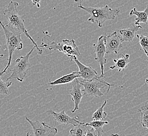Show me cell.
Masks as SVG:
<instances>
[{
  "label": "cell",
  "mask_w": 148,
  "mask_h": 136,
  "mask_svg": "<svg viewBox=\"0 0 148 136\" xmlns=\"http://www.w3.org/2000/svg\"><path fill=\"white\" fill-rule=\"evenodd\" d=\"M34 47L25 56H21L15 60V65L10 69L11 74L9 78L6 79V82L12 79H16L19 82H23L24 79L25 78L28 71L31 67L29 62V58L34 51Z\"/></svg>",
  "instance_id": "obj_6"
},
{
  "label": "cell",
  "mask_w": 148,
  "mask_h": 136,
  "mask_svg": "<svg viewBox=\"0 0 148 136\" xmlns=\"http://www.w3.org/2000/svg\"><path fill=\"white\" fill-rule=\"evenodd\" d=\"M25 119L31 126L34 136H55L57 133L56 128L49 126L45 122H33L27 117H25Z\"/></svg>",
  "instance_id": "obj_7"
},
{
  "label": "cell",
  "mask_w": 148,
  "mask_h": 136,
  "mask_svg": "<svg viewBox=\"0 0 148 136\" xmlns=\"http://www.w3.org/2000/svg\"><path fill=\"white\" fill-rule=\"evenodd\" d=\"M26 136H31V134L29 132V133H26Z\"/></svg>",
  "instance_id": "obj_27"
},
{
  "label": "cell",
  "mask_w": 148,
  "mask_h": 136,
  "mask_svg": "<svg viewBox=\"0 0 148 136\" xmlns=\"http://www.w3.org/2000/svg\"><path fill=\"white\" fill-rule=\"evenodd\" d=\"M18 3L14 1H11L8 5L7 6L3 14L7 22V24L12 27L15 29L21 34H24L34 45L35 48L36 49L37 53L41 54L43 53L42 49L40 48L37 44L32 38L28 33L27 30L25 26V22L23 18L24 16H21L18 13Z\"/></svg>",
  "instance_id": "obj_1"
},
{
  "label": "cell",
  "mask_w": 148,
  "mask_h": 136,
  "mask_svg": "<svg viewBox=\"0 0 148 136\" xmlns=\"http://www.w3.org/2000/svg\"><path fill=\"white\" fill-rule=\"evenodd\" d=\"M71 60H73L76 63L79 70L78 73L79 74L80 77L83 78V80L90 81L99 78L97 75V71L94 68L90 66H87L80 63L77 59V57H73Z\"/></svg>",
  "instance_id": "obj_10"
},
{
  "label": "cell",
  "mask_w": 148,
  "mask_h": 136,
  "mask_svg": "<svg viewBox=\"0 0 148 136\" xmlns=\"http://www.w3.org/2000/svg\"><path fill=\"white\" fill-rule=\"evenodd\" d=\"M1 46L0 45V49H1Z\"/></svg>",
  "instance_id": "obj_29"
},
{
  "label": "cell",
  "mask_w": 148,
  "mask_h": 136,
  "mask_svg": "<svg viewBox=\"0 0 148 136\" xmlns=\"http://www.w3.org/2000/svg\"><path fill=\"white\" fill-rule=\"evenodd\" d=\"M105 36H100L97 40V43L93 44L94 52L96 54L95 59L99 63L101 74L99 77L100 78L105 77L104 75V65L107 63V60L105 58L106 49L104 44Z\"/></svg>",
  "instance_id": "obj_9"
},
{
  "label": "cell",
  "mask_w": 148,
  "mask_h": 136,
  "mask_svg": "<svg viewBox=\"0 0 148 136\" xmlns=\"http://www.w3.org/2000/svg\"><path fill=\"white\" fill-rule=\"evenodd\" d=\"M79 77H80L78 73V72H73L71 73L60 77L54 81H49L48 84L51 85H57L67 84L72 82L74 80L77 79V78Z\"/></svg>",
  "instance_id": "obj_16"
},
{
  "label": "cell",
  "mask_w": 148,
  "mask_h": 136,
  "mask_svg": "<svg viewBox=\"0 0 148 136\" xmlns=\"http://www.w3.org/2000/svg\"><path fill=\"white\" fill-rule=\"evenodd\" d=\"M137 37L139 40V44L146 56H148V37L143 35H137Z\"/></svg>",
  "instance_id": "obj_21"
},
{
  "label": "cell",
  "mask_w": 148,
  "mask_h": 136,
  "mask_svg": "<svg viewBox=\"0 0 148 136\" xmlns=\"http://www.w3.org/2000/svg\"><path fill=\"white\" fill-rule=\"evenodd\" d=\"M148 5L145 7V10L143 11H139L136 7L131 10L129 13V16H136L134 20L135 25H140L141 23L147 24L148 23Z\"/></svg>",
  "instance_id": "obj_15"
},
{
  "label": "cell",
  "mask_w": 148,
  "mask_h": 136,
  "mask_svg": "<svg viewBox=\"0 0 148 136\" xmlns=\"http://www.w3.org/2000/svg\"><path fill=\"white\" fill-rule=\"evenodd\" d=\"M80 9L87 12L90 15L88 21L98 24L99 27H103V23L108 20H114L119 14L118 9H112L107 5L101 7L83 6L80 4L78 6Z\"/></svg>",
  "instance_id": "obj_3"
},
{
  "label": "cell",
  "mask_w": 148,
  "mask_h": 136,
  "mask_svg": "<svg viewBox=\"0 0 148 136\" xmlns=\"http://www.w3.org/2000/svg\"><path fill=\"white\" fill-rule=\"evenodd\" d=\"M111 136H120V135L117 133H116V134H112Z\"/></svg>",
  "instance_id": "obj_26"
},
{
  "label": "cell",
  "mask_w": 148,
  "mask_h": 136,
  "mask_svg": "<svg viewBox=\"0 0 148 136\" xmlns=\"http://www.w3.org/2000/svg\"><path fill=\"white\" fill-rule=\"evenodd\" d=\"M89 126L85 125V122H80L79 125L71 129L69 136H85Z\"/></svg>",
  "instance_id": "obj_19"
},
{
  "label": "cell",
  "mask_w": 148,
  "mask_h": 136,
  "mask_svg": "<svg viewBox=\"0 0 148 136\" xmlns=\"http://www.w3.org/2000/svg\"><path fill=\"white\" fill-rule=\"evenodd\" d=\"M85 136H97V135L94 129L92 128L91 129H88L87 130Z\"/></svg>",
  "instance_id": "obj_23"
},
{
  "label": "cell",
  "mask_w": 148,
  "mask_h": 136,
  "mask_svg": "<svg viewBox=\"0 0 148 136\" xmlns=\"http://www.w3.org/2000/svg\"><path fill=\"white\" fill-rule=\"evenodd\" d=\"M74 2H83L84 0H73Z\"/></svg>",
  "instance_id": "obj_25"
},
{
  "label": "cell",
  "mask_w": 148,
  "mask_h": 136,
  "mask_svg": "<svg viewBox=\"0 0 148 136\" xmlns=\"http://www.w3.org/2000/svg\"><path fill=\"white\" fill-rule=\"evenodd\" d=\"M81 87L82 85L80 84L79 81L77 79L74 80L72 82V90L69 92L71 96V101L74 103L75 106L74 109L71 110L72 113H74L79 109V105L84 96Z\"/></svg>",
  "instance_id": "obj_12"
},
{
  "label": "cell",
  "mask_w": 148,
  "mask_h": 136,
  "mask_svg": "<svg viewBox=\"0 0 148 136\" xmlns=\"http://www.w3.org/2000/svg\"><path fill=\"white\" fill-rule=\"evenodd\" d=\"M140 114L139 121L143 127L148 128V101L145 102V104L138 109Z\"/></svg>",
  "instance_id": "obj_18"
},
{
  "label": "cell",
  "mask_w": 148,
  "mask_h": 136,
  "mask_svg": "<svg viewBox=\"0 0 148 136\" xmlns=\"http://www.w3.org/2000/svg\"><path fill=\"white\" fill-rule=\"evenodd\" d=\"M4 56V54H0V57H2Z\"/></svg>",
  "instance_id": "obj_28"
},
{
  "label": "cell",
  "mask_w": 148,
  "mask_h": 136,
  "mask_svg": "<svg viewBox=\"0 0 148 136\" xmlns=\"http://www.w3.org/2000/svg\"><path fill=\"white\" fill-rule=\"evenodd\" d=\"M0 25L3 29L5 36L6 46L9 52L7 65L3 71L0 72V77H1L3 74L5 73L6 70L9 69L10 66L11 65L14 51L15 50H22L23 49V45L22 39L21 38L22 34L17 31V30L8 24L4 25L1 21H0Z\"/></svg>",
  "instance_id": "obj_2"
},
{
  "label": "cell",
  "mask_w": 148,
  "mask_h": 136,
  "mask_svg": "<svg viewBox=\"0 0 148 136\" xmlns=\"http://www.w3.org/2000/svg\"><path fill=\"white\" fill-rule=\"evenodd\" d=\"M142 26L140 25H132L127 29H120L117 31L118 34L121 37L123 42L128 41L131 42L135 37V33L140 29H142Z\"/></svg>",
  "instance_id": "obj_13"
},
{
  "label": "cell",
  "mask_w": 148,
  "mask_h": 136,
  "mask_svg": "<svg viewBox=\"0 0 148 136\" xmlns=\"http://www.w3.org/2000/svg\"><path fill=\"white\" fill-rule=\"evenodd\" d=\"M85 125L92 128L97 136H101L102 133L104 132L103 131V126L105 125H108V122L103 120H93L88 123H85Z\"/></svg>",
  "instance_id": "obj_17"
},
{
  "label": "cell",
  "mask_w": 148,
  "mask_h": 136,
  "mask_svg": "<svg viewBox=\"0 0 148 136\" xmlns=\"http://www.w3.org/2000/svg\"><path fill=\"white\" fill-rule=\"evenodd\" d=\"M80 84L83 86L84 88L82 90L84 95L86 97H101L103 95L100 89L108 86L107 92L108 93L111 86H119L123 88V86L114 85L106 82L102 78H99L98 79H94L90 81L81 80L79 81Z\"/></svg>",
  "instance_id": "obj_5"
},
{
  "label": "cell",
  "mask_w": 148,
  "mask_h": 136,
  "mask_svg": "<svg viewBox=\"0 0 148 136\" xmlns=\"http://www.w3.org/2000/svg\"><path fill=\"white\" fill-rule=\"evenodd\" d=\"M107 102V101L106 99L105 100L103 105L99 108H98L96 111L93 114L92 118L94 119V120H103L106 117L107 114L105 112H104L103 108L106 105Z\"/></svg>",
  "instance_id": "obj_20"
},
{
  "label": "cell",
  "mask_w": 148,
  "mask_h": 136,
  "mask_svg": "<svg viewBox=\"0 0 148 136\" xmlns=\"http://www.w3.org/2000/svg\"><path fill=\"white\" fill-rule=\"evenodd\" d=\"M33 5H36L37 7H40V3L41 0H31Z\"/></svg>",
  "instance_id": "obj_24"
},
{
  "label": "cell",
  "mask_w": 148,
  "mask_h": 136,
  "mask_svg": "<svg viewBox=\"0 0 148 136\" xmlns=\"http://www.w3.org/2000/svg\"><path fill=\"white\" fill-rule=\"evenodd\" d=\"M11 84V82H4L0 79V94L7 95L9 93V88Z\"/></svg>",
  "instance_id": "obj_22"
},
{
  "label": "cell",
  "mask_w": 148,
  "mask_h": 136,
  "mask_svg": "<svg viewBox=\"0 0 148 136\" xmlns=\"http://www.w3.org/2000/svg\"><path fill=\"white\" fill-rule=\"evenodd\" d=\"M48 112L50 113V115L53 117L55 122V125H69V124L77 126L81 122L77 119L72 118L66 114L65 111H62L60 113H56L53 110H50ZM54 126V127H55Z\"/></svg>",
  "instance_id": "obj_11"
},
{
  "label": "cell",
  "mask_w": 148,
  "mask_h": 136,
  "mask_svg": "<svg viewBox=\"0 0 148 136\" xmlns=\"http://www.w3.org/2000/svg\"><path fill=\"white\" fill-rule=\"evenodd\" d=\"M39 47H44L49 50H58L63 52L71 59L73 57L80 55L79 48L76 45L74 39H63L62 43H57L53 40L51 43H46L43 40Z\"/></svg>",
  "instance_id": "obj_4"
},
{
  "label": "cell",
  "mask_w": 148,
  "mask_h": 136,
  "mask_svg": "<svg viewBox=\"0 0 148 136\" xmlns=\"http://www.w3.org/2000/svg\"><path fill=\"white\" fill-rule=\"evenodd\" d=\"M104 44L106 54H118L123 47L122 39L116 31L110 35L105 36Z\"/></svg>",
  "instance_id": "obj_8"
},
{
  "label": "cell",
  "mask_w": 148,
  "mask_h": 136,
  "mask_svg": "<svg viewBox=\"0 0 148 136\" xmlns=\"http://www.w3.org/2000/svg\"><path fill=\"white\" fill-rule=\"evenodd\" d=\"M121 57L118 58H114L113 61L114 65L112 66H109V68L111 70H114V69H117L119 72L125 70L127 68L129 63V58L130 55L129 54H121Z\"/></svg>",
  "instance_id": "obj_14"
}]
</instances>
